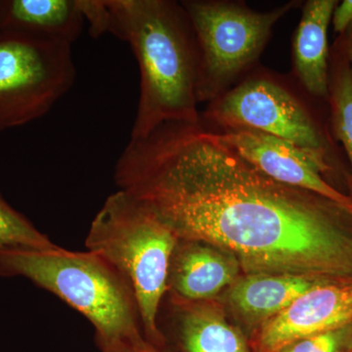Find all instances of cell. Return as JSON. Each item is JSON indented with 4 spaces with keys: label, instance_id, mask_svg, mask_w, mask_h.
<instances>
[{
    "label": "cell",
    "instance_id": "cell-1",
    "mask_svg": "<svg viewBox=\"0 0 352 352\" xmlns=\"http://www.w3.org/2000/svg\"><path fill=\"white\" fill-rule=\"evenodd\" d=\"M115 178L178 240L226 249L251 274L352 281V208L276 182L201 122L129 140Z\"/></svg>",
    "mask_w": 352,
    "mask_h": 352
},
{
    "label": "cell",
    "instance_id": "cell-4",
    "mask_svg": "<svg viewBox=\"0 0 352 352\" xmlns=\"http://www.w3.org/2000/svg\"><path fill=\"white\" fill-rule=\"evenodd\" d=\"M178 238L126 192L112 194L94 217L87 251L112 264L131 285L146 340L164 347L157 319L168 287L171 256Z\"/></svg>",
    "mask_w": 352,
    "mask_h": 352
},
{
    "label": "cell",
    "instance_id": "cell-20",
    "mask_svg": "<svg viewBox=\"0 0 352 352\" xmlns=\"http://www.w3.org/2000/svg\"><path fill=\"white\" fill-rule=\"evenodd\" d=\"M346 50L344 55H346L347 64H349V69L352 78V36L349 38V43L346 44Z\"/></svg>",
    "mask_w": 352,
    "mask_h": 352
},
{
    "label": "cell",
    "instance_id": "cell-9",
    "mask_svg": "<svg viewBox=\"0 0 352 352\" xmlns=\"http://www.w3.org/2000/svg\"><path fill=\"white\" fill-rule=\"evenodd\" d=\"M352 324V281H325L266 320L254 342L256 352H279L298 340Z\"/></svg>",
    "mask_w": 352,
    "mask_h": 352
},
{
    "label": "cell",
    "instance_id": "cell-19",
    "mask_svg": "<svg viewBox=\"0 0 352 352\" xmlns=\"http://www.w3.org/2000/svg\"><path fill=\"white\" fill-rule=\"evenodd\" d=\"M333 30L339 34H344L352 24V0H344L340 6H336L332 16Z\"/></svg>",
    "mask_w": 352,
    "mask_h": 352
},
{
    "label": "cell",
    "instance_id": "cell-14",
    "mask_svg": "<svg viewBox=\"0 0 352 352\" xmlns=\"http://www.w3.org/2000/svg\"><path fill=\"white\" fill-rule=\"evenodd\" d=\"M182 352H251L239 331L212 308H187L180 327Z\"/></svg>",
    "mask_w": 352,
    "mask_h": 352
},
{
    "label": "cell",
    "instance_id": "cell-11",
    "mask_svg": "<svg viewBox=\"0 0 352 352\" xmlns=\"http://www.w3.org/2000/svg\"><path fill=\"white\" fill-rule=\"evenodd\" d=\"M338 1L309 0L293 41L296 76L303 87L316 97L329 96L328 29Z\"/></svg>",
    "mask_w": 352,
    "mask_h": 352
},
{
    "label": "cell",
    "instance_id": "cell-17",
    "mask_svg": "<svg viewBox=\"0 0 352 352\" xmlns=\"http://www.w3.org/2000/svg\"><path fill=\"white\" fill-rule=\"evenodd\" d=\"M352 324L298 340L279 352H351Z\"/></svg>",
    "mask_w": 352,
    "mask_h": 352
},
{
    "label": "cell",
    "instance_id": "cell-10",
    "mask_svg": "<svg viewBox=\"0 0 352 352\" xmlns=\"http://www.w3.org/2000/svg\"><path fill=\"white\" fill-rule=\"evenodd\" d=\"M85 23L80 0H0V31L73 44Z\"/></svg>",
    "mask_w": 352,
    "mask_h": 352
},
{
    "label": "cell",
    "instance_id": "cell-7",
    "mask_svg": "<svg viewBox=\"0 0 352 352\" xmlns=\"http://www.w3.org/2000/svg\"><path fill=\"white\" fill-rule=\"evenodd\" d=\"M210 124L226 129H251L288 141L328 159L330 144L300 99L268 78H250L210 102Z\"/></svg>",
    "mask_w": 352,
    "mask_h": 352
},
{
    "label": "cell",
    "instance_id": "cell-15",
    "mask_svg": "<svg viewBox=\"0 0 352 352\" xmlns=\"http://www.w3.org/2000/svg\"><path fill=\"white\" fill-rule=\"evenodd\" d=\"M329 100L333 133L344 146L351 163L352 199V78L346 55H339L333 60Z\"/></svg>",
    "mask_w": 352,
    "mask_h": 352
},
{
    "label": "cell",
    "instance_id": "cell-13",
    "mask_svg": "<svg viewBox=\"0 0 352 352\" xmlns=\"http://www.w3.org/2000/svg\"><path fill=\"white\" fill-rule=\"evenodd\" d=\"M326 280L296 274H250L233 287L234 307L251 318H272Z\"/></svg>",
    "mask_w": 352,
    "mask_h": 352
},
{
    "label": "cell",
    "instance_id": "cell-21",
    "mask_svg": "<svg viewBox=\"0 0 352 352\" xmlns=\"http://www.w3.org/2000/svg\"><path fill=\"white\" fill-rule=\"evenodd\" d=\"M351 352H352V349H351Z\"/></svg>",
    "mask_w": 352,
    "mask_h": 352
},
{
    "label": "cell",
    "instance_id": "cell-2",
    "mask_svg": "<svg viewBox=\"0 0 352 352\" xmlns=\"http://www.w3.org/2000/svg\"><path fill=\"white\" fill-rule=\"evenodd\" d=\"M92 36L126 41L140 71V94L131 140L168 122H201L197 99L198 50L182 4L166 0H85Z\"/></svg>",
    "mask_w": 352,
    "mask_h": 352
},
{
    "label": "cell",
    "instance_id": "cell-6",
    "mask_svg": "<svg viewBox=\"0 0 352 352\" xmlns=\"http://www.w3.org/2000/svg\"><path fill=\"white\" fill-rule=\"evenodd\" d=\"M75 80L71 44L0 31V131L45 116Z\"/></svg>",
    "mask_w": 352,
    "mask_h": 352
},
{
    "label": "cell",
    "instance_id": "cell-5",
    "mask_svg": "<svg viewBox=\"0 0 352 352\" xmlns=\"http://www.w3.org/2000/svg\"><path fill=\"white\" fill-rule=\"evenodd\" d=\"M198 50L197 99L214 101L263 52L273 27L300 2L267 12L221 1H182Z\"/></svg>",
    "mask_w": 352,
    "mask_h": 352
},
{
    "label": "cell",
    "instance_id": "cell-16",
    "mask_svg": "<svg viewBox=\"0 0 352 352\" xmlns=\"http://www.w3.org/2000/svg\"><path fill=\"white\" fill-rule=\"evenodd\" d=\"M54 245L24 214L11 207L0 191V251L11 248H44Z\"/></svg>",
    "mask_w": 352,
    "mask_h": 352
},
{
    "label": "cell",
    "instance_id": "cell-3",
    "mask_svg": "<svg viewBox=\"0 0 352 352\" xmlns=\"http://www.w3.org/2000/svg\"><path fill=\"white\" fill-rule=\"evenodd\" d=\"M0 276L24 277L54 294L85 315L98 337L142 333L131 285L94 252L67 251L55 244L1 250Z\"/></svg>",
    "mask_w": 352,
    "mask_h": 352
},
{
    "label": "cell",
    "instance_id": "cell-8",
    "mask_svg": "<svg viewBox=\"0 0 352 352\" xmlns=\"http://www.w3.org/2000/svg\"><path fill=\"white\" fill-rule=\"evenodd\" d=\"M219 132L243 157L276 182L352 208L351 197L324 178V173L331 170L327 157L261 131L226 129Z\"/></svg>",
    "mask_w": 352,
    "mask_h": 352
},
{
    "label": "cell",
    "instance_id": "cell-12",
    "mask_svg": "<svg viewBox=\"0 0 352 352\" xmlns=\"http://www.w3.org/2000/svg\"><path fill=\"white\" fill-rule=\"evenodd\" d=\"M185 242L182 249L173 251L168 270V282H173L178 295L188 300H206L233 281L237 268L232 261L200 243Z\"/></svg>",
    "mask_w": 352,
    "mask_h": 352
},
{
    "label": "cell",
    "instance_id": "cell-18",
    "mask_svg": "<svg viewBox=\"0 0 352 352\" xmlns=\"http://www.w3.org/2000/svg\"><path fill=\"white\" fill-rule=\"evenodd\" d=\"M101 352H164L163 347L146 340L142 333L122 338H103L95 336Z\"/></svg>",
    "mask_w": 352,
    "mask_h": 352
}]
</instances>
